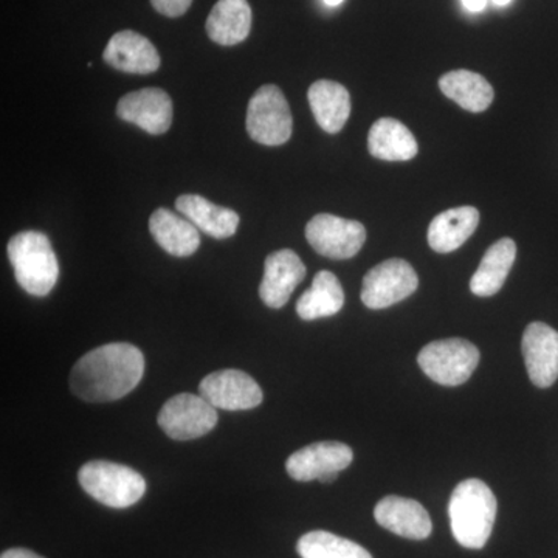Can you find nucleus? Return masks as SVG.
<instances>
[{"instance_id":"1","label":"nucleus","mask_w":558,"mask_h":558,"mask_svg":"<svg viewBox=\"0 0 558 558\" xmlns=\"http://www.w3.org/2000/svg\"><path fill=\"white\" fill-rule=\"evenodd\" d=\"M145 374V357L130 343H110L87 352L73 366L70 388L86 402L105 403L134 391Z\"/></svg>"},{"instance_id":"2","label":"nucleus","mask_w":558,"mask_h":558,"mask_svg":"<svg viewBox=\"0 0 558 558\" xmlns=\"http://www.w3.org/2000/svg\"><path fill=\"white\" fill-rule=\"evenodd\" d=\"M497 498L486 483L465 480L451 494L449 515L451 532L459 545L483 549L494 531Z\"/></svg>"},{"instance_id":"3","label":"nucleus","mask_w":558,"mask_h":558,"mask_svg":"<svg viewBox=\"0 0 558 558\" xmlns=\"http://www.w3.org/2000/svg\"><path fill=\"white\" fill-rule=\"evenodd\" d=\"M9 258L17 284L33 296H47L60 277L49 238L39 231H22L9 242Z\"/></svg>"},{"instance_id":"4","label":"nucleus","mask_w":558,"mask_h":558,"mask_svg":"<svg viewBox=\"0 0 558 558\" xmlns=\"http://www.w3.org/2000/svg\"><path fill=\"white\" fill-rule=\"evenodd\" d=\"M78 480L87 495L112 509L131 508L146 492V481L138 472L116 462H87Z\"/></svg>"},{"instance_id":"5","label":"nucleus","mask_w":558,"mask_h":558,"mask_svg":"<svg viewBox=\"0 0 558 558\" xmlns=\"http://www.w3.org/2000/svg\"><path fill=\"white\" fill-rule=\"evenodd\" d=\"M480 357L478 348L470 341L447 339L433 341L422 348L417 363L436 384L444 387H459L475 373Z\"/></svg>"},{"instance_id":"6","label":"nucleus","mask_w":558,"mask_h":558,"mask_svg":"<svg viewBox=\"0 0 558 558\" xmlns=\"http://www.w3.org/2000/svg\"><path fill=\"white\" fill-rule=\"evenodd\" d=\"M293 120L284 94L274 84L259 87L248 102L247 132L260 145H284L292 135Z\"/></svg>"},{"instance_id":"7","label":"nucleus","mask_w":558,"mask_h":558,"mask_svg":"<svg viewBox=\"0 0 558 558\" xmlns=\"http://www.w3.org/2000/svg\"><path fill=\"white\" fill-rule=\"evenodd\" d=\"M218 410L207 399L189 392L168 400L157 417L168 438L175 440L202 438L218 425Z\"/></svg>"},{"instance_id":"8","label":"nucleus","mask_w":558,"mask_h":558,"mask_svg":"<svg viewBox=\"0 0 558 558\" xmlns=\"http://www.w3.org/2000/svg\"><path fill=\"white\" fill-rule=\"evenodd\" d=\"M417 286V274L407 260H384L363 278L362 301L369 310H387L413 295Z\"/></svg>"},{"instance_id":"9","label":"nucleus","mask_w":558,"mask_h":558,"mask_svg":"<svg viewBox=\"0 0 558 558\" xmlns=\"http://www.w3.org/2000/svg\"><path fill=\"white\" fill-rule=\"evenodd\" d=\"M306 238L315 252L330 259L354 258L366 241V230L357 220L317 215L306 227Z\"/></svg>"},{"instance_id":"10","label":"nucleus","mask_w":558,"mask_h":558,"mask_svg":"<svg viewBox=\"0 0 558 558\" xmlns=\"http://www.w3.org/2000/svg\"><path fill=\"white\" fill-rule=\"evenodd\" d=\"M352 459L354 453L347 444L326 440L295 451L286 462V470L290 478L300 483L318 480L328 484L351 465Z\"/></svg>"},{"instance_id":"11","label":"nucleus","mask_w":558,"mask_h":558,"mask_svg":"<svg viewBox=\"0 0 558 558\" xmlns=\"http://www.w3.org/2000/svg\"><path fill=\"white\" fill-rule=\"evenodd\" d=\"M199 392L216 410L244 411L263 402V389L244 371L222 369L201 381Z\"/></svg>"},{"instance_id":"12","label":"nucleus","mask_w":558,"mask_h":558,"mask_svg":"<svg viewBox=\"0 0 558 558\" xmlns=\"http://www.w3.org/2000/svg\"><path fill=\"white\" fill-rule=\"evenodd\" d=\"M529 379L538 388H549L558 379V332L545 323H531L521 341Z\"/></svg>"},{"instance_id":"13","label":"nucleus","mask_w":558,"mask_h":558,"mask_svg":"<svg viewBox=\"0 0 558 558\" xmlns=\"http://www.w3.org/2000/svg\"><path fill=\"white\" fill-rule=\"evenodd\" d=\"M304 278L306 266L300 256L293 250H278L267 256L264 263V278L259 286L260 300L271 310H281Z\"/></svg>"},{"instance_id":"14","label":"nucleus","mask_w":558,"mask_h":558,"mask_svg":"<svg viewBox=\"0 0 558 558\" xmlns=\"http://www.w3.org/2000/svg\"><path fill=\"white\" fill-rule=\"evenodd\" d=\"M117 116L150 135L165 134L172 123L171 97L157 87L131 92L119 101Z\"/></svg>"},{"instance_id":"15","label":"nucleus","mask_w":558,"mask_h":558,"mask_svg":"<svg viewBox=\"0 0 558 558\" xmlns=\"http://www.w3.org/2000/svg\"><path fill=\"white\" fill-rule=\"evenodd\" d=\"M377 523L392 534L409 539H425L433 531L432 519L421 502L389 495L374 510Z\"/></svg>"},{"instance_id":"16","label":"nucleus","mask_w":558,"mask_h":558,"mask_svg":"<svg viewBox=\"0 0 558 558\" xmlns=\"http://www.w3.org/2000/svg\"><path fill=\"white\" fill-rule=\"evenodd\" d=\"M102 58L113 69L137 75H148L160 68L159 51L137 32L116 33L106 46Z\"/></svg>"},{"instance_id":"17","label":"nucleus","mask_w":558,"mask_h":558,"mask_svg":"<svg viewBox=\"0 0 558 558\" xmlns=\"http://www.w3.org/2000/svg\"><path fill=\"white\" fill-rule=\"evenodd\" d=\"M149 230L157 244L178 258L194 255L199 248V229L170 209H156L149 219Z\"/></svg>"},{"instance_id":"18","label":"nucleus","mask_w":558,"mask_h":558,"mask_svg":"<svg viewBox=\"0 0 558 558\" xmlns=\"http://www.w3.org/2000/svg\"><path fill=\"white\" fill-rule=\"evenodd\" d=\"M175 208L183 218L216 240L233 236L240 227V215L236 211L219 207L197 194H183L175 201Z\"/></svg>"},{"instance_id":"19","label":"nucleus","mask_w":558,"mask_h":558,"mask_svg":"<svg viewBox=\"0 0 558 558\" xmlns=\"http://www.w3.org/2000/svg\"><path fill=\"white\" fill-rule=\"evenodd\" d=\"M480 211L473 207L447 209L433 219L428 227L429 247L438 253L454 252L475 233Z\"/></svg>"},{"instance_id":"20","label":"nucleus","mask_w":558,"mask_h":558,"mask_svg":"<svg viewBox=\"0 0 558 558\" xmlns=\"http://www.w3.org/2000/svg\"><path fill=\"white\" fill-rule=\"evenodd\" d=\"M310 105L322 130L337 134L343 130L351 116L349 92L336 81L322 80L312 84Z\"/></svg>"},{"instance_id":"21","label":"nucleus","mask_w":558,"mask_h":558,"mask_svg":"<svg viewBox=\"0 0 558 558\" xmlns=\"http://www.w3.org/2000/svg\"><path fill=\"white\" fill-rule=\"evenodd\" d=\"M252 28V9L247 0H219L207 21L209 39L219 46H236L247 39Z\"/></svg>"},{"instance_id":"22","label":"nucleus","mask_w":558,"mask_h":558,"mask_svg":"<svg viewBox=\"0 0 558 558\" xmlns=\"http://www.w3.org/2000/svg\"><path fill=\"white\" fill-rule=\"evenodd\" d=\"M517 258V244L510 238L499 240L487 250L478 270L470 279V290L476 296H494L505 286Z\"/></svg>"},{"instance_id":"23","label":"nucleus","mask_w":558,"mask_h":558,"mask_svg":"<svg viewBox=\"0 0 558 558\" xmlns=\"http://www.w3.org/2000/svg\"><path fill=\"white\" fill-rule=\"evenodd\" d=\"M371 156L387 161H407L417 156V142L405 124L395 119H380L368 135Z\"/></svg>"},{"instance_id":"24","label":"nucleus","mask_w":558,"mask_h":558,"mask_svg":"<svg viewBox=\"0 0 558 558\" xmlns=\"http://www.w3.org/2000/svg\"><path fill=\"white\" fill-rule=\"evenodd\" d=\"M344 306V292L339 278L328 270L315 275L311 289L296 303V312L304 322L332 317Z\"/></svg>"},{"instance_id":"25","label":"nucleus","mask_w":558,"mask_h":558,"mask_svg":"<svg viewBox=\"0 0 558 558\" xmlns=\"http://www.w3.org/2000/svg\"><path fill=\"white\" fill-rule=\"evenodd\" d=\"M439 87L450 100L470 112H484L494 101V89L480 73L454 70L439 80Z\"/></svg>"},{"instance_id":"26","label":"nucleus","mask_w":558,"mask_h":558,"mask_svg":"<svg viewBox=\"0 0 558 558\" xmlns=\"http://www.w3.org/2000/svg\"><path fill=\"white\" fill-rule=\"evenodd\" d=\"M301 558H373L368 550L351 539L326 531L304 534L296 545Z\"/></svg>"},{"instance_id":"27","label":"nucleus","mask_w":558,"mask_h":558,"mask_svg":"<svg viewBox=\"0 0 558 558\" xmlns=\"http://www.w3.org/2000/svg\"><path fill=\"white\" fill-rule=\"evenodd\" d=\"M154 9L168 17H179L189 11L193 0H150Z\"/></svg>"},{"instance_id":"28","label":"nucleus","mask_w":558,"mask_h":558,"mask_svg":"<svg viewBox=\"0 0 558 558\" xmlns=\"http://www.w3.org/2000/svg\"><path fill=\"white\" fill-rule=\"evenodd\" d=\"M0 558H44L31 549L13 548L5 550Z\"/></svg>"},{"instance_id":"29","label":"nucleus","mask_w":558,"mask_h":558,"mask_svg":"<svg viewBox=\"0 0 558 558\" xmlns=\"http://www.w3.org/2000/svg\"><path fill=\"white\" fill-rule=\"evenodd\" d=\"M462 3L472 13H480V11L486 9L487 0H462Z\"/></svg>"},{"instance_id":"30","label":"nucleus","mask_w":558,"mask_h":558,"mask_svg":"<svg viewBox=\"0 0 558 558\" xmlns=\"http://www.w3.org/2000/svg\"><path fill=\"white\" fill-rule=\"evenodd\" d=\"M492 2H494L497 7H506L509 5L512 0H492Z\"/></svg>"},{"instance_id":"31","label":"nucleus","mask_w":558,"mask_h":558,"mask_svg":"<svg viewBox=\"0 0 558 558\" xmlns=\"http://www.w3.org/2000/svg\"><path fill=\"white\" fill-rule=\"evenodd\" d=\"M343 0H325L326 5L329 7H339Z\"/></svg>"}]
</instances>
